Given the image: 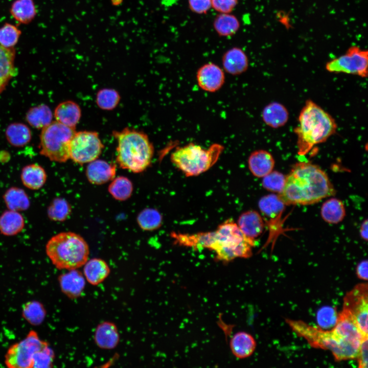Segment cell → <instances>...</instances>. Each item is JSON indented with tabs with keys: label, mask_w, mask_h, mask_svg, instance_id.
Masks as SVG:
<instances>
[{
	"label": "cell",
	"mask_w": 368,
	"mask_h": 368,
	"mask_svg": "<svg viewBox=\"0 0 368 368\" xmlns=\"http://www.w3.org/2000/svg\"><path fill=\"white\" fill-rule=\"evenodd\" d=\"M175 242L194 248H206L214 251L216 259L227 262L237 258H247L252 255L254 241L246 238L237 224L228 220L213 232L194 234L177 233Z\"/></svg>",
	"instance_id": "cell-1"
},
{
	"label": "cell",
	"mask_w": 368,
	"mask_h": 368,
	"mask_svg": "<svg viewBox=\"0 0 368 368\" xmlns=\"http://www.w3.org/2000/svg\"><path fill=\"white\" fill-rule=\"evenodd\" d=\"M335 193L328 175L321 168L302 162L293 166L278 195L285 205H309L334 196Z\"/></svg>",
	"instance_id": "cell-2"
},
{
	"label": "cell",
	"mask_w": 368,
	"mask_h": 368,
	"mask_svg": "<svg viewBox=\"0 0 368 368\" xmlns=\"http://www.w3.org/2000/svg\"><path fill=\"white\" fill-rule=\"evenodd\" d=\"M294 130L298 154L305 155L316 145L325 142L336 131L334 119L316 103L309 100L302 108Z\"/></svg>",
	"instance_id": "cell-3"
},
{
	"label": "cell",
	"mask_w": 368,
	"mask_h": 368,
	"mask_svg": "<svg viewBox=\"0 0 368 368\" xmlns=\"http://www.w3.org/2000/svg\"><path fill=\"white\" fill-rule=\"evenodd\" d=\"M112 135L117 141L116 161L121 168L136 173L149 166L154 147L146 133L126 127L113 131Z\"/></svg>",
	"instance_id": "cell-4"
},
{
	"label": "cell",
	"mask_w": 368,
	"mask_h": 368,
	"mask_svg": "<svg viewBox=\"0 0 368 368\" xmlns=\"http://www.w3.org/2000/svg\"><path fill=\"white\" fill-rule=\"evenodd\" d=\"M45 252L52 264L59 269H78L88 260L89 249L84 238L71 232H64L51 238Z\"/></svg>",
	"instance_id": "cell-5"
},
{
	"label": "cell",
	"mask_w": 368,
	"mask_h": 368,
	"mask_svg": "<svg viewBox=\"0 0 368 368\" xmlns=\"http://www.w3.org/2000/svg\"><path fill=\"white\" fill-rule=\"evenodd\" d=\"M286 323L298 336L314 348L330 351L336 361L355 359L359 348L337 336L333 331L324 330L301 320L286 319Z\"/></svg>",
	"instance_id": "cell-6"
},
{
	"label": "cell",
	"mask_w": 368,
	"mask_h": 368,
	"mask_svg": "<svg viewBox=\"0 0 368 368\" xmlns=\"http://www.w3.org/2000/svg\"><path fill=\"white\" fill-rule=\"evenodd\" d=\"M224 150L219 144L209 148L191 143L177 148L171 154L172 164L188 177L199 175L210 169L218 160Z\"/></svg>",
	"instance_id": "cell-7"
},
{
	"label": "cell",
	"mask_w": 368,
	"mask_h": 368,
	"mask_svg": "<svg viewBox=\"0 0 368 368\" xmlns=\"http://www.w3.org/2000/svg\"><path fill=\"white\" fill-rule=\"evenodd\" d=\"M76 132L75 128L52 122L42 129L40 153L50 160L65 163L70 159V144Z\"/></svg>",
	"instance_id": "cell-8"
},
{
	"label": "cell",
	"mask_w": 368,
	"mask_h": 368,
	"mask_svg": "<svg viewBox=\"0 0 368 368\" xmlns=\"http://www.w3.org/2000/svg\"><path fill=\"white\" fill-rule=\"evenodd\" d=\"M48 344L41 340L36 331L31 330L24 339L9 348L5 363L9 368L33 367L35 354Z\"/></svg>",
	"instance_id": "cell-9"
},
{
	"label": "cell",
	"mask_w": 368,
	"mask_h": 368,
	"mask_svg": "<svg viewBox=\"0 0 368 368\" xmlns=\"http://www.w3.org/2000/svg\"><path fill=\"white\" fill-rule=\"evenodd\" d=\"M103 148L97 132L76 131L70 144V158L81 165L89 163L98 158Z\"/></svg>",
	"instance_id": "cell-10"
},
{
	"label": "cell",
	"mask_w": 368,
	"mask_h": 368,
	"mask_svg": "<svg viewBox=\"0 0 368 368\" xmlns=\"http://www.w3.org/2000/svg\"><path fill=\"white\" fill-rule=\"evenodd\" d=\"M325 67L330 73H342L366 78L368 74V52L357 46H351L344 54L327 62Z\"/></svg>",
	"instance_id": "cell-11"
},
{
	"label": "cell",
	"mask_w": 368,
	"mask_h": 368,
	"mask_svg": "<svg viewBox=\"0 0 368 368\" xmlns=\"http://www.w3.org/2000/svg\"><path fill=\"white\" fill-rule=\"evenodd\" d=\"M342 309L353 317L361 332L368 336V285L360 283L348 291L343 297Z\"/></svg>",
	"instance_id": "cell-12"
},
{
	"label": "cell",
	"mask_w": 368,
	"mask_h": 368,
	"mask_svg": "<svg viewBox=\"0 0 368 368\" xmlns=\"http://www.w3.org/2000/svg\"><path fill=\"white\" fill-rule=\"evenodd\" d=\"M332 330L339 338L358 348L363 338L366 337L363 335L351 314L343 309L338 314Z\"/></svg>",
	"instance_id": "cell-13"
},
{
	"label": "cell",
	"mask_w": 368,
	"mask_h": 368,
	"mask_svg": "<svg viewBox=\"0 0 368 368\" xmlns=\"http://www.w3.org/2000/svg\"><path fill=\"white\" fill-rule=\"evenodd\" d=\"M196 79L198 86L202 90L214 93L219 90L224 84L225 75L218 65L209 62L198 68Z\"/></svg>",
	"instance_id": "cell-14"
},
{
	"label": "cell",
	"mask_w": 368,
	"mask_h": 368,
	"mask_svg": "<svg viewBox=\"0 0 368 368\" xmlns=\"http://www.w3.org/2000/svg\"><path fill=\"white\" fill-rule=\"evenodd\" d=\"M116 172V164L96 159L88 163L86 169V175L91 183L98 185L113 179Z\"/></svg>",
	"instance_id": "cell-15"
},
{
	"label": "cell",
	"mask_w": 368,
	"mask_h": 368,
	"mask_svg": "<svg viewBox=\"0 0 368 368\" xmlns=\"http://www.w3.org/2000/svg\"><path fill=\"white\" fill-rule=\"evenodd\" d=\"M58 281L62 292L70 298L79 297L85 286L84 275L77 269L69 270L61 274Z\"/></svg>",
	"instance_id": "cell-16"
},
{
	"label": "cell",
	"mask_w": 368,
	"mask_h": 368,
	"mask_svg": "<svg viewBox=\"0 0 368 368\" xmlns=\"http://www.w3.org/2000/svg\"><path fill=\"white\" fill-rule=\"evenodd\" d=\"M237 224L243 235L253 241L262 234L264 229L262 217L254 210L242 213L238 218Z\"/></svg>",
	"instance_id": "cell-17"
},
{
	"label": "cell",
	"mask_w": 368,
	"mask_h": 368,
	"mask_svg": "<svg viewBox=\"0 0 368 368\" xmlns=\"http://www.w3.org/2000/svg\"><path fill=\"white\" fill-rule=\"evenodd\" d=\"M222 63L224 70L232 75H240L248 67L246 54L238 47H233L226 51L222 56Z\"/></svg>",
	"instance_id": "cell-18"
},
{
	"label": "cell",
	"mask_w": 368,
	"mask_h": 368,
	"mask_svg": "<svg viewBox=\"0 0 368 368\" xmlns=\"http://www.w3.org/2000/svg\"><path fill=\"white\" fill-rule=\"evenodd\" d=\"M275 161L272 154L265 150L253 151L248 158V168L256 177L263 178L273 169Z\"/></svg>",
	"instance_id": "cell-19"
},
{
	"label": "cell",
	"mask_w": 368,
	"mask_h": 368,
	"mask_svg": "<svg viewBox=\"0 0 368 368\" xmlns=\"http://www.w3.org/2000/svg\"><path fill=\"white\" fill-rule=\"evenodd\" d=\"M120 340V335L116 325L110 321H104L97 327L94 333V341L102 349L115 348Z\"/></svg>",
	"instance_id": "cell-20"
},
{
	"label": "cell",
	"mask_w": 368,
	"mask_h": 368,
	"mask_svg": "<svg viewBox=\"0 0 368 368\" xmlns=\"http://www.w3.org/2000/svg\"><path fill=\"white\" fill-rule=\"evenodd\" d=\"M256 346L254 337L244 331L235 333L229 341L232 353L239 359H244L250 356L255 351Z\"/></svg>",
	"instance_id": "cell-21"
},
{
	"label": "cell",
	"mask_w": 368,
	"mask_h": 368,
	"mask_svg": "<svg viewBox=\"0 0 368 368\" xmlns=\"http://www.w3.org/2000/svg\"><path fill=\"white\" fill-rule=\"evenodd\" d=\"M83 266V274L85 280L94 286L102 283L110 272L108 264L100 258L88 260Z\"/></svg>",
	"instance_id": "cell-22"
},
{
	"label": "cell",
	"mask_w": 368,
	"mask_h": 368,
	"mask_svg": "<svg viewBox=\"0 0 368 368\" xmlns=\"http://www.w3.org/2000/svg\"><path fill=\"white\" fill-rule=\"evenodd\" d=\"M262 118L265 124L269 127L278 128L287 123L289 119V112L282 104L273 102L264 108Z\"/></svg>",
	"instance_id": "cell-23"
},
{
	"label": "cell",
	"mask_w": 368,
	"mask_h": 368,
	"mask_svg": "<svg viewBox=\"0 0 368 368\" xmlns=\"http://www.w3.org/2000/svg\"><path fill=\"white\" fill-rule=\"evenodd\" d=\"M54 116L56 121L72 128L79 122L81 110L80 106L72 101H66L60 103L55 109Z\"/></svg>",
	"instance_id": "cell-24"
},
{
	"label": "cell",
	"mask_w": 368,
	"mask_h": 368,
	"mask_svg": "<svg viewBox=\"0 0 368 368\" xmlns=\"http://www.w3.org/2000/svg\"><path fill=\"white\" fill-rule=\"evenodd\" d=\"M20 179L23 185L27 188L38 190L45 183L47 174L42 167L36 164H32L22 169Z\"/></svg>",
	"instance_id": "cell-25"
},
{
	"label": "cell",
	"mask_w": 368,
	"mask_h": 368,
	"mask_svg": "<svg viewBox=\"0 0 368 368\" xmlns=\"http://www.w3.org/2000/svg\"><path fill=\"white\" fill-rule=\"evenodd\" d=\"M25 221L19 212L8 210L0 216V233L6 236H13L22 232Z\"/></svg>",
	"instance_id": "cell-26"
},
{
	"label": "cell",
	"mask_w": 368,
	"mask_h": 368,
	"mask_svg": "<svg viewBox=\"0 0 368 368\" xmlns=\"http://www.w3.org/2000/svg\"><path fill=\"white\" fill-rule=\"evenodd\" d=\"M15 74L14 52L0 45V94Z\"/></svg>",
	"instance_id": "cell-27"
},
{
	"label": "cell",
	"mask_w": 368,
	"mask_h": 368,
	"mask_svg": "<svg viewBox=\"0 0 368 368\" xmlns=\"http://www.w3.org/2000/svg\"><path fill=\"white\" fill-rule=\"evenodd\" d=\"M320 214L325 222L329 224H337L341 222L346 216L344 205L337 198H330L322 204Z\"/></svg>",
	"instance_id": "cell-28"
},
{
	"label": "cell",
	"mask_w": 368,
	"mask_h": 368,
	"mask_svg": "<svg viewBox=\"0 0 368 368\" xmlns=\"http://www.w3.org/2000/svg\"><path fill=\"white\" fill-rule=\"evenodd\" d=\"M213 26L219 36L229 37L238 31L240 23L236 16L231 13H219L214 18Z\"/></svg>",
	"instance_id": "cell-29"
},
{
	"label": "cell",
	"mask_w": 368,
	"mask_h": 368,
	"mask_svg": "<svg viewBox=\"0 0 368 368\" xmlns=\"http://www.w3.org/2000/svg\"><path fill=\"white\" fill-rule=\"evenodd\" d=\"M4 202L8 210L22 211L29 209L30 199L25 191L17 187L8 189L3 195Z\"/></svg>",
	"instance_id": "cell-30"
},
{
	"label": "cell",
	"mask_w": 368,
	"mask_h": 368,
	"mask_svg": "<svg viewBox=\"0 0 368 368\" xmlns=\"http://www.w3.org/2000/svg\"><path fill=\"white\" fill-rule=\"evenodd\" d=\"M6 136L11 145L20 147L30 142L31 139V132L26 125L21 123H14L7 127L6 130Z\"/></svg>",
	"instance_id": "cell-31"
},
{
	"label": "cell",
	"mask_w": 368,
	"mask_h": 368,
	"mask_svg": "<svg viewBox=\"0 0 368 368\" xmlns=\"http://www.w3.org/2000/svg\"><path fill=\"white\" fill-rule=\"evenodd\" d=\"M26 118L32 127L42 129L52 122L53 113L47 105L40 104L31 108L27 112Z\"/></svg>",
	"instance_id": "cell-32"
},
{
	"label": "cell",
	"mask_w": 368,
	"mask_h": 368,
	"mask_svg": "<svg viewBox=\"0 0 368 368\" xmlns=\"http://www.w3.org/2000/svg\"><path fill=\"white\" fill-rule=\"evenodd\" d=\"M285 205L278 194H274L264 196L258 202L261 212L270 218H274L281 213L284 210Z\"/></svg>",
	"instance_id": "cell-33"
},
{
	"label": "cell",
	"mask_w": 368,
	"mask_h": 368,
	"mask_svg": "<svg viewBox=\"0 0 368 368\" xmlns=\"http://www.w3.org/2000/svg\"><path fill=\"white\" fill-rule=\"evenodd\" d=\"M133 189L130 180L122 176L113 178L108 188L112 197L119 201H124L130 198Z\"/></svg>",
	"instance_id": "cell-34"
},
{
	"label": "cell",
	"mask_w": 368,
	"mask_h": 368,
	"mask_svg": "<svg viewBox=\"0 0 368 368\" xmlns=\"http://www.w3.org/2000/svg\"><path fill=\"white\" fill-rule=\"evenodd\" d=\"M162 221L161 214L153 208L143 210L137 216V222L140 228L144 231H152L158 229Z\"/></svg>",
	"instance_id": "cell-35"
},
{
	"label": "cell",
	"mask_w": 368,
	"mask_h": 368,
	"mask_svg": "<svg viewBox=\"0 0 368 368\" xmlns=\"http://www.w3.org/2000/svg\"><path fill=\"white\" fill-rule=\"evenodd\" d=\"M71 206L64 198H56L49 205L47 214L48 217L54 221H64L70 216Z\"/></svg>",
	"instance_id": "cell-36"
},
{
	"label": "cell",
	"mask_w": 368,
	"mask_h": 368,
	"mask_svg": "<svg viewBox=\"0 0 368 368\" xmlns=\"http://www.w3.org/2000/svg\"><path fill=\"white\" fill-rule=\"evenodd\" d=\"M22 316L30 324L38 325L44 320L46 311L43 305L33 301L25 304L22 308Z\"/></svg>",
	"instance_id": "cell-37"
},
{
	"label": "cell",
	"mask_w": 368,
	"mask_h": 368,
	"mask_svg": "<svg viewBox=\"0 0 368 368\" xmlns=\"http://www.w3.org/2000/svg\"><path fill=\"white\" fill-rule=\"evenodd\" d=\"M12 15L21 22L30 21L35 14V9L32 0H17L12 5Z\"/></svg>",
	"instance_id": "cell-38"
},
{
	"label": "cell",
	"mask_w": 368,
	"mask_h": 368,
	"mask_svg": "<svg viewBox=\"0 0 368 368\" xmlns=\"http://www.w3.org/2000/svg\"><path fill=\"white\" fill-rule=\"evenodd\" d=\"M121 97L119 93L112 88H103L97 93L96 103L103 110H111L119 103Z\"/></svg>",
	"instance_id": "cell-39"
},
{
	"label": "cell",
	"mask_w": 368,
	"mask_h": 368,
	"mask_svg": "<svg viewBox=\"0 0 368 368\" xmlns=\"http://www.w3.org/2000/svg\"><path fill=\"white\" fill-rule=\"evenodd\" d=\"M286 177V176L282 173L272 170L263 177L262 186L269 191L279 194L282 192L284 187Z\"/></svg>",
	"instance_id": "cell-40"
},
{
	"label": "cell",
	"mask_w": 368,
	"mask_h": 368,
	"mask_svg": "<svg viewBox=\"0 0 368 368\" xmlns=\"http://www.w3.org/2000/svg\"><path fill=\"white\" fill-rule=\"evenodd\" d=\"M20 31L14 26L6 24L0 29V45L10 48L17 42Z\"/></svg>",
	"instance_id": "cell-41"
},
{
	"label": "cell",
	"mask_w": 368,
	"mask_h": 368,
	"mask_svg": "<svg viewBox=\"0 0 368 368\" xmlns=\"http://www.w3.org/2000/svg\"><path fill=\"white\" fill-rule=\"evenodd\" d=\"M54 357V353L48 344L35 354L33 367H51L53 366Z\"/></svg>",
	"instance_id": "cell-42"
},
{
	"label": "cell",
	"mask_w": 368,
	"mask_h": 368,
	"mask_svg": "<svg viewBox=\"0 0 368 368\" xmlns=\"http://www.w3.org/2000/svg\"><path fill=\"white\" fill-rule=\"evenodd\" d=\"M238 0H211L212 8L219 13H230L236 8Z\"/></svg>",
	"instance_id": "cell-43"
},
{
	"label": "cell",
	"mask_w": 368,
	"mask_h": 368,
	"mask_svg": "<svg viewBox=\"0 0 368 368\" xmlns=\"http://www.w3.org/2000/svg\"><path fill=\"white\" fill-rule=\"evenodd\" d=\"M189 9L197 14H204L212 8L211 0H188Z\"/></svg>",
	"instance_id": "cell-44"
},
{
	"label": "cell",
	"mask_w": 368,
	"mask_h": 368,
	"mask_svg": "<svg viewBox=\"0 0 368 368\" xmlns=\"http://www.w3.org/2000/svg\"><path fill=\"white\" fill-rule=\"evenodd\" d=\"M368 336L362 340L356 357L359 368L367 367Z\"/></svg>",
	"instance_id": "cell-45"
},
{
	"label": "cell",
	"mask_w": 368,
	"mask_h": 368,
	"mask_svg": "<svg viewBox=\"0 0 368 368\" xmlns=\"http://www.w3.org/2000/svg\"><path fill=\"white\" fill-rule=\"evenodd\" d=\"M357 277L364 281L367 280V261L363 260L359 263L356 267Z\"/></svg>",
	"instance_id": "cell-46"
},
{
	"label": "cell",
	"mask_w": 368,
	"mask_h": 368,
	"mask_svg": "<svg viewBox=\"0 0 368 368\" xmlns=\"http://www.w3.org/2000/svg\"><path fill=\"white\" fill-rule=\"evenodd\" d=\"M368 221L367 219H366L364 220L362 223H361L360 227V236L361 238L365 240V241H367L368 239Z\"/></svg>",
	"instance_id": "cell-47"
}]
</instances>
